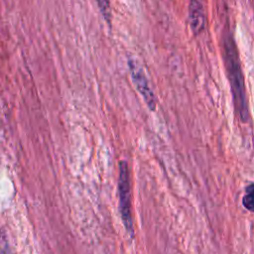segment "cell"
I'll use <instances>...</instances> for the list:
<instances>
[{
  "label": "cell",
  "instance_id": "4",
  "mask_svg": "<svg viewBox=\"0 0 254 254\" xmlns=\"http://www.w3.org/2000/svg\"><path fill=\"white\" fill-rule=\"evenodd\" d=\"M190 26L193 34L201 33L205 27V13L203 0H190L189 6Z\"/></svg>",
  "mask_w": 254,
  "mask_h": 254
},
{
  "label": "cell",
  "instance_id": "1",
  "mask_svg": "<svg viewBox=\"0 0 254 254\" xmlns=\"http://www.w3.org/2000/svg\"><path fill=\"white\" fill-rule=\"evenodd\" d=\"M222 51V58L230 83L236 114L240 121L247 122L249 119V109L244 76L241 68L239 54L231 35H228L223 39Z\"/></svg>",
  "mask_w": 254,
  "mask_h": 254
},
{
  "label": "cell",
  "instance_id": "3",
  "mask_svg": "<svg viewBox=\"0 0 254 254\" xmlns=\"http://www.w3.org/2000/svg\"><path fill=\"white\" fill-rule=\"evenodd\" d=\"M128 67L130 70V75L135 84L137 90L140 92L144 98L147 106L150 110H155L157 104V98L149 84L148 78L145 74V71L139 62L134 58H128Z\"/></svg>",
  "mask_w": 254,
  "mask_h": 254
},
{
  "label": "cell",
  "instance_id": "5",
  "mask_svg": "<svg viewBox=\"0 0 254 254\" xmlns=\"http://www.w3.org/2000/svg\"><path fill=\"white\" fill-rule=\"evenodd\" d=\"M245 190H246V193L242 198V203L247 210L252 211L253 210V184H249Z\"/></svg>",
  "mask_w": 254,
  "mask_h": 254
},
{
  "label": "cell",
  "instance_id": "6",
  "mask_svg": "<svg viewBox=\"0 0 254 254\" xmlns=\"http://www.w3.org/2000/svg\"><path fill=\"white\" fill-rule=\"evenodd\" d=\"M98 8L101 11L102 16L106 20V22L109 23L111 18V12H110V0H96Z\"/></svg>",
  "mask_w": 254,
  "mask_h": 254
},
{
  "label": "cell",
  "instance_id": "2",
  "mask_svg": "<svg viewBox=\"0 0 254 254\" xmlns=\"http://www.w3.org/2000/svg\"><path fill=\"white\" fill-rule=\"evenodd\" d=\"M118 208L122 223L126 232L133 238L134 236V220L132 216L131 204V184L128 163L121 160L118 163Z\"/></svg>",
  "mask_w": 254,
  "mask_h": 254
}]
</instances>
